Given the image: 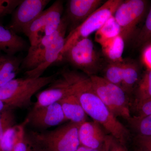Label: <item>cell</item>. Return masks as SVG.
<instances>
[{
    "label": "cell",
    "instance_id": "12",
    "mask_svg": "<svg viewBox=\"0 0 151 151\" xmlns=\"http://www.w3.org/2000/svg\"><path fill=\"white\" fill-rule=\"evenodd\" d=\"M60 78L55 79L47 89L39 92L33 108H37L57 103L63 98L73 94L70 82L60 73Z\"/></svg>",
    "mask_w": 151,
    "mask_h": 151
},
{
    "label": "cell",
    "instance_id": "13",
    "mask_svg": "<svg viewBox=\"0 0 151 151\" xmlns=\"http://www.w3.org/2000/svg\"><path fill=\"white\" fill-rule=\"evenodd\" d=\"M65 34H63L46 49L38 65L24 73L25 77L38 78L54 63L58 61L65 44Z\"/></svg>",
    "mask_w": 151,
    "mask_h": 151
},
{
    "label": "cell",
    "instance_id": "9",
    "mask_svg": "<svg viewBox=\"0 0 151 151\" xmlns=\"http://www.w3.org/2000/svg\"><path fill=\"white\" fill-rule=\"evenodd\" d=\"M26 119L28 125L40 129L57 126L65 121L59 102L40 108H33Z\"/></svg>",
    "mask_w": 151,
    "mask_h": 151
},
{
    "label": "cell",
    "instance_id": "35",
    "mask_svg": "<svg viewBox=\"0 0 151 151\" xmlns=\"http://www.w3.org/2000/svg\"><path fill=\"white\" fill-rule=\"evenodd\" d=\"M109 136H107L106 141L104 145L102 147L98 149H92L86 147L84 146H79L76 151H108L109 145Z\"/></svg>",
    "mask_w": 151,
    "mask_h": 151
},
{
    "label": "cell",
    "instance_id": "3",
    "mask_svg": "<svg viewBox=\"0 0 151 151\" xmlns=\"http://www.w3.org/2000/svg\"><path fill=\"white\" fill-rule=\"evenodd\" d=\"M79 125L70 122L51 131L27 133L39 151H76Z\"/></svg>",
    "mask_w": 151,
    "mask_h": 151
},
{
    "label": "cell",
    "instance_id": "10",
    "mask_svg": "<svg viewBox=\"0 0 151 151\" xmlns=\"http://www.w3.org/2000/svg\"><path fill=\"white\" fill-rule=\"evenodd\" d=\"M68 28L67 20L63 16L60 26L56 31L50 35H45L38 43L33 46H30L27 55L23 58L21 70H25L26 72L37 67L47 47L60 35L66 33Z\"/></svg>",
    "mask_w": 151,
    "mask_h": 151
},
{
    "label": "cell",
    "instance_id": "5",
    "mask_svg": "<svg viewBox=\"0 0 151 151\" xmlns=\"http://www.w3.org/2000/svg\"><path fill=\"white\" fill-rule=\"evenodd\" d=\"M65 60L89 76L99 68L100 58L92 40L83 39L72 44L60 55L58 61Z\"/></svg>",
    "mask_w": 151,
    "mask_h": 151
},
{
    "label": "cell",
    "instance_id": "1",
    "mask_svg": "<svg viewBox=\"0 0 151 151\" xmlns=\"http://www.w3.org/2000/svg\"><path fill=\"white\" fill-rule=\"evenodd\" d=\"M61 73L70 82L73 94L78 98L87 116L125 145L129 137V132L95 93L89 76L67 70H63Z\"/></svg>",
    "mask_w": 151,
    "mask_h": 151
},
{
    "label": "cell",
    "instance_id": "32",
    "mask_svg": "<svg viewBox=\"0 0 151 151\" xmlns=\"http://www.w3.org/2000/svg\"><path fill=\"white\" fill-rule=\"evenodd\" d=\"M136 142L143 151H151V137L137 136Z\"/></svg>",
    "mask_w": 151,
    "mask_h": 151
},
{
    "label": "cell",
    "instance_id": "24",
    "mask_svg": "<svg viewBox=\"0 0 151 151\" xmlns=\"http://www.w3.org/2000/svg\"><path fill=\"white\" fill-rule=\"evenodd\" d=\"M127 121L137 134V136L151 137V114L145 116H131Z\"/></svg>",
    "mask_w": 151,
    "mask_h": 151
},
{
    "label": "cell",
    "instance_id": "7",
    "mask_svg": "<svg viewBox=\"0 0 151 151\" xmlns=\"http://www.w3.org/2000/svg\"><path fill=\"white\" fill-rule=\"evenodd\" d=\"M147 1L144 0L123 1L113 15L121 29V35L125 42L134 35L138 25L145 13Z\"/></svg>",
    "mask_w": 151,
    "mask_h": 151
},
{
    "label": "cell",
    "instance_id": "15",
    "mask_svg": "<svg viewBox=\"0 0 151 151\" xmlns=\"http://www.w3.org/2000/svg\"><path fill=\"white\" fill-rule=\"evenodd\" d=\"M29 47L22 37L0 24V52L15 55L18 52L28 50Z\"/></svg>",
    "mask_w": 151,
    "mask_h": 151
},
{
    "label": "cell",
    "instance_id": "31",
    "mask_svg": "<svg viewBox=\"0 0 151 151\" xmlns=\"http://www.w3.org/2000/svg\"><path fill=\"white\" fill-rule=\"evenodd\" d=\"M137 116H145L151 114V98L135 105Z\"/></svg>",
    "mask_w": 151,
    "mask_h": 151
},
{
    "label": "cell",
    "instance_id": "37",
    "mask_svg": "<svg viewBox=\"0 0 151 151\" xmlns=\"http://www.w3.org/2000/svg\"><path fill=\"white\" fill-rule=\"evenodd\" d=\"M136 151H143L142 150H141L139 148V149H138Z\"/></svg>",
    "mask_w": 151,
    "mask_h": 151
},
{
    "label": "cell",
    "instance_id": "6",
    "mask_svg": "<svg viewBox=\"0 0 151 151\" xmlns=\"http://www.w3.org/2000/svg\"><path fill=\"white\" fill-rule=\"evenodd\" d=\"M123 0H109L103 4L81 24L69 33L65 37V44L61 55L77 41L89 36L103 26L113 16Z\"/></svg>",
    "mask_w": 151,
    "mask_h": 151
},
{
    "label": "cell",
    "instance_id": "21",
    "mask_svg": "<svg viewBox=\"0 0 151 151\" xmlns=\"http://www.w3.org/2000/svg\"><path fill=\"white\" fill-rule=\"evenodd\" d=\"M125 41L122 35L116 37L101 45L103 53L110 62H123Z\"/></svg>",
    "mask_w": 151,
    "mask_h": 151
},
{
    "label": "cell",
    "instance_id": "23",
    "mask_svg": "<svg viewBox=\"0 0 151 151\" xmlns=\"http://www.w3.org/2000/svg\"><path fill=\"white\" fill-rule=\"evenodd\" d=\"M121 35V29L113 15L95 33L96 41L102 45L105 42Z\"/></svg>",
    "mask_w": 151,
    "mask_h": 151
},
{
    "label": "cell",
    "instance_id": "2",
    "mask_svg": "<svg viewBox=\"0 0 151 151\" xmlns=\"http://www.w3.org/2000/svg\"><path fill=\"white\" fill-rule=\"evenodd\" d=\"M59 73L38 78H15L0 87V100L9 109L22 108L31 104L32 97L43 87L51 84Z\"/></svg>",
    "mask_w": 151,
    "mask_h": 151
},
{
    "label": "cell",
    "instance_id": "26",
    "mask_svg": "<svg viewBox=\"0 0 151 151\" xmlns=\"http://www.w3.org/2000/svg\"><path fill=\"white\" fill-rule=\"evenodd\" d=\"M124 62H110L105 70V76L103 77L110 83L121 86L123 75Z\"/></svg>",
    "mask_w": 151,
    "mask_h": 151
},
{
    "label": "cell",
    "instance_id": "17",
    "mask_svg": "<svg viewBox=\"0 0 151 151\" xmlns=\"http://www.w3.org/2000/svg\"><path fill=\"white\" fill-rule=\"evenodd\" d=\"M22 59L0 52V87L16 78L21 70Z\"/></svg>",
    "mask_w": 151,
    "mask_h": 151
},
{
    "label": "cell",
    "instance_id": "29",
    "mask_svg": "<svg viewBox=\"0 0 151 151\" xmlns=\"http://www.w3.org/2000/svg\"><path fill=\"white\" fill-rule=\"evenodd\" d=\"M22 0H0V17L13 12Z\"/></svg>",
    "mask_w": 151,
    "mask_h": 151
},
{
    "label": "cell",
    "instance_id": "30",
    "mask_svg": "<svg viewBox=\"0 0 151 151\" xmlns=\"http://www.w3.org/2000/svg\"><path fill=\"white\" fill-rule=\"evenodd\" d=\"M12 151H39L35 144L27 134L25 133L24 138L17 143Z\"/></svg>",
    "mask_w": 151,
    "mask_h": 151
},
{
    "label": "cell",
    "instance_id": "4",
    "mask_svg": "<svg viewBox=\"0 0 151 151\" xmlns=\"http://www.w3.org/2000/svg\"><path fill=\"white\" fill-rule=\"evenodd\" d=\"M89 77L95 93L114 116L129 120L131 117L129 99L122 87L103 77L95 75Z\"/></svg>",
    "mask_w": 151,
    "mask_h": 151
},
{
    "label": "cell",
    "instance_id": "36",
    "mask_svg": "<svg viewBox=\"0 0 151 151\" xmlns=\"http://www.w3.org/2000/svg\"><path fill=\"white\" fill-rule=\"evenodd\" d=\"M7 109H9V108L6 107V106L2 101L0 100V111Z\"/></svg>",
    "mask_w": 151,
    "mask_h": 151
},
{
    "label": "cell",
    "instance_id": "14",
    "mask_svg": "<svg viewBox=\"0 0 151 151\" xmlns=\"http://www.w3.org/2000/svg\"><path fill=\"white\" fill-rule=\"evenodd\" d=\"M97 122H86L78 127V136L80 145L98 149L104 145L107 136Z\"/></svg>",
    "mask_w": 151,
    "mask_h": 151
},
{
    "label": "cell",
    "instance_id": "27",
    "mask_svg": "<svg viewBox=\"0 0 151 151\" xmlns=\"http://www.w3.org/2000/svg\"><path fill=\"white\" fill-rule=\"evenodd\" d=\"M151 42V8L145 22L134 39V45L137 47L143 46Z\"/></svg>",
    "mask_w": 151,
    "mask_h": 151
},
{
    "label": "cell",
    "instance_id": "20",
    "mask_svg": "<svg viewBox=\"0 0 151 151\" xmlns=\"http://www.w3.org/2000/svg\"><path fill=\"white\" fill-rule=\"evenodd\" d=\"M46 14L45 9L23 30V33L28 38L30 46L36 45L44 36Z\"/></svg>",
    "mask_w": 151,
    "mask_h": 151
},
{
    "label": "cell",
    "instance_id": "19",
    "mask_svg": "<svg viewBox=\"0 0 151 151\" xmlns=\"http://www.w3.org/2000/svg\"><path fill=\"white\" fill-rule=\"evenodd\" d=\"M63 11V2L61 0L55 1L46 9L45 35H50L57 30L62 22Z\"/></svg>",
    "mask_w": 151,
    "mask_h": 151
},
{
    "label": "cell",
    "instance_id": "28",
    "mask_svg": "<svg viewBox=\"0 0 151 151\" xmlns=\"http://www.w3.org/2000/svg\"><path fill=\"white\" fill-rule=\"evenodd\" d=\"M15 125V117L12 109H7L0 111V140L9 129Z\"/></svg>",
    "mask_w": 151,
    "mask_h": 151
},
{
    "label": "cell",
    "instance_id": "18",
    "mask_svg": "<svg viewBox=\"0 0 151 151\" xmlns=\"http://www.w3.org/2000/svg\"><path fill=\"white\" fill-rule=\"evenodd\" d=\"M28 122L26 119L21 124L15 125L5 132L0 140V151H13L17 143L24 138Z\"/></svg>",
    "mask_w": 151,
    "mask_h": 151
},
{
    "label": "cell",
    "instance_id": "25",
    "mask_svg": "<svg viewBox=\"0 0 151 151\" xmlns=\"http://www.w3.org/2000/svg\"><path fill=\"white\" fill-rule=\"evenodd\" d=\"M136 94L135 105L151 98V69H148L139 81Z\"/></svg>",
    "mask_w": 151,
    "mask_h": 151
},
{
    "label": "cell",
    "instance_id": "8",
    "mask_svg": "<svg viewBox=\"0 0 151 151\" xmlns=\"http://www.w3.org/2000/svg\"><path fill=\"white\" fill-rule=\"evenodd\" d=\"M50 0H22L13 13L11 21L6 27L17 34L23 33L25 28L44 11Z\"/></svg>",
    "mask_w": 151,
    "mask_h": 151
},
{
    "label": "cell",
    "instance_id": "34",
    "mask_svg": "<svg viewBox=\"0 0 151 151\" xmlns=\"http://www.w3.org/2000/svg\"><path fill=\"white\" fill-rule=\"evenodd\" d=\"M143 62L148 69H151V44L146 47L142 55Z\"/></svg>",
    "mask_w": 151,
    "mask_h": 151
},
{
    "label": "cell",
    "instance_id": "11",
    "mask_svg": "<svg viewBox=\"0 0 151 151\" xmlns=\"http://www.w3.org/2000/svg\"><path fill=\"white\" fill-rule=\"evenodd\" d=\"M101 0H70L66 5L64 15L68 23L69 32L78 27L102 5Z\"/></svg>",
    "mask_w": 151,
    "mask_h": 151
},
{
    "label": "cell",
    "instance_id": "22",
    "mask_svg": "<svg viewBox=\"0 0 151 151\" xmlns=\"http://www.w3.org/2000/svg\"><path fill=\"white\" fill-rule=\"evenodd\" d=\"M139 70L136 63L129 61L124 63L121 87L127 94H130L139 80Z\"/></svg>",
    "mask_w": 151,
    "mask_h": 151
},
{
    "label": "cell",
    "instance_id": "33",
    "mask_svg": "<svg viewBox=\"0 0 151 151\" xmlns=\"http://www.w3.org/2000/svg\"><path fill=\"white\" fill-rule=\"evenodd\" d=\"M109 145L108 151H128L125 147L119 141L113 137L112 136H109Z\"/></svg>",
    "mask_w": 151,
    "mask_h": 151
},
{
    "label": "cell",
    "instance_id": "16",
    "mask_svg": "<svg viewBox=\"0 0 151 151\" xmlns=\"http://www.w3.org/2000/svg\"><path fill=\"white\" fill-rule=\"evenodd\" d=\"M65 120L80 125L86 122L87 115L78 98L73 94L59 101Z\"/></svg>",
    "mask_w": 151,
    "mask_h": 151
}]
</instances>
